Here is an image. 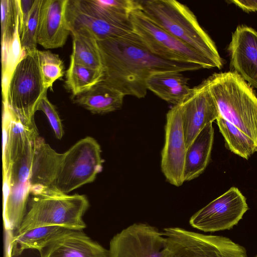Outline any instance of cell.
I'll return each instance as SVG.
<instances>
[{"mask_svg":"<svg viewBox=\"0 0 257 257\" xmlns=\"http://www.w3.org/2000/svg\"><path fill=\"white\" fill-rule=\"evenodd\" d=\"M38 50L26 53L17 64L8 86L6 102L26 125L36 126L34 114L46 95L40 67Z\"/></svg>","mask_w":257,"mask_h":257,"instance_id":"cell-7","label":"cell"},{"mask_svg":"<svg viewBox=\"0 0 257 257\" xmlns=\"http://www.w3.org/2000/svg\"><path fill=\"white\" fill-rule=\"evenodd\" d=\"M206 80L220 115L257 145V97L250 85L234 71L214 73Z\"/></svg>","mask_w":257,"mask_h":257,"instance_id":"cell-6","label":"cell"},{"mask_svg":"<svg viewBox=\"0 0 257 257\" xmlns=\"http://www.w3.org/2000/svg\"><path fill=\"white\" fill-rule=\"evenodd\" d=\"M248 209L244 196L231 187L193 214L190 225L203 232L229 229L238 223Z\"/></svg>","mask_w":257,"mask_h":257,"instance_id":"cell-11","label":"cell"},{"mask_svg":"<svg viewBox=\"0 0 257 257\" xmlns=\"http://www.w3.org/2000/svg\"><path fill=\"white\" fill-rule=\"evenodd\" d=\"M102 59L103 81L124 95L144 97L152 75L202 69L198 65L169 61L153 54L133 31L123 36L97 40Z\"/></svg>","mask_w":257,"mask_h":257,"instance_id":"cell-2","label":"cell"},{"mask_svg":"<svg viewBox=\"0 0 257 257\" xmlns=\"http://www.w3.org/2000/svg\"><path fill=\"white\" fill-rule=\"evenodd\" d=\"M73 38L71 56L78 63L99 70L103 66L97 40L88 31L71 32Z\"/></svg>","mask_w":257,"mask_h":257,"instance_id":"cell-23","label":"cell"},{"mask_svg":"<svg viewBox=\"0 0 257 257\" xmlns=\"http://www.w3.org/2000/svg\"><path fill=\"white\" fill-rule=\"evenodd\" d=\"M66 19L71 32L85 30L98 41L133 31L130 18L111 13L97 0H68Z\"/></svg>","mask_w":257,"mask_h":257,"instance_id":"cell-10","label":"cell"},{"mask_svg":"<svg viewBox=\"0 0 257 257\" xmlns=\"http://www.w3.org/2000/svg\"><path fill=\"white\" fill-rule=\"evenodd\" d=\"M2 53L21 46L17 0L1 1Z\"/></svg>","mask_w":257,"mask_h":257,"instance_id":"cell-22","label":"cell"},{"mask_svg":"<svg viewBox=\"0 0 257 257\" xmlns=\"http://www.w3.org/2000/svg\"><path fill=\"white\" fill-rule=\"evenodd\" d=\"M256 257H257V255L256 256Z\"/></svg>","mask_w":257,"mask_h":257,"instance_id":"cell-31","label":"cell"},{"mask_svg":"<svg viewBox=\"0 0 257 257\" xmlns=\"http://www.w3.org/2000/svg\"><path fill=\"white\" fill-rule=\"evenodd\" d=\"M214 138L212 123L207 124L187 148L183 173L184 181L198 177L210 160Z\"/></svg>","mask_w":257,"mask_h":257,"instance_id":"cell-18","label":"cell"},{"mask_svg":"<svg viewBox=\"0 0 257 257\" xmlns=\"http://www.w3.org/2000/svg\"><path fill=\"white\" fill-rule=\"evenodd\" d=\"M141 10L163 30L196 50L220 69L223 61L193 12L175 0L139 1Z\"/></svg>","mask_w":257,"mask_h":257,"instance_id":"cell-5","label":"cell"},{"mask_svg":"<svg viewBox=\"0 0 257 257\" xmlns=\"http://www.w3.org/2000/svg\"><path fill=\"white\" fill-rule=\"evenodd\" d=\"M130 20L133 31L158 57L169 61L196 64L202 68H215L196 50L156 25L141 8L132 12Z\"/></svg>","mask_w":257,"mask_h":257,"instance_id":"cell-9","label":"cell"},{"mask_svg":"<svg viewBox=\"0 0 257 257\" xmlns=\"http://www.w3.org/2000/svg\"><path fill=\"white\" fill-rule=\"evenodd\" d=\"M104 71L94 69L77 63L72 56L66 71L65 83L76 97L91 89L103 80Z\"/></svg>","mask_w":257,"mask_h":257,"instance_id":"cell-24","label":"cell"},{"mask_svg":"<svg viewBox=\"0 0 257 257\" xmlns=\"http://www.w3.org/2000/svg\"><path fill=\"white\" fill-rule=\"evenodd\" d=\"M164 246L162 231L147 223L137 222L111 239L109 257H161Z\"/></svg>","mask_w":257,"mask_h":257,"instance_id":"cell-12","label":"cell"},{"mask_svg":"<svg viewBox=\"0 0 257 257\" xmlns=\"http://www.w3.org/2000/svg\"><path fill=\"white\" fill-rule=\"evenodd\" d=\"M42 0H36L30 17L21 36V44L25 53L37 49V36Z\"/></svg>","mask_w":257,"mask_h":257,"instance_id":"cell-27","label":"cell"},{"mask_svg":"<svg viewBox=\"0 0 257 257\" xmlns=\"http://www.w3.org/2000/svg\"><path fill=\"white\" fill-rule=\"evenodd\" d=\"M124 96L102 81L89 90L76 96L74 102L93 113L104 114L120 108Z\"/></svg>","mask_w":257,"mask_h":257,"instance_id":"cell-20","label":"cell"},{"mask_svg":"<svg viewBox=\"0 0 257 257\" xmlns=\"http://www.w3.org/2000/svg\"><path fill=\"white\" fill-rule=\"evenodd\" d=\"M165 141L161 155V169L168 181L179 187L184 182L187 146L180 105H174L166 115Z\"/></svg>","mask_w":257,"mask_h":257,"instance_id":"cell-13","label":"cell"},{"mask_svg":"<svg viewBox=\"0 0 257 257\" xmlns=\"http://www.w3.org/2000/svg\"><path fill=\"white\" fill-rule=\"evenodd\" d=\"M3 218L11 238L26 214L39 133L16 117L2 120Z\"/></svg>","mask_w":257,"mask_h":257,"instance_id":"cell-1","label":"cell"},{"mask_svg":"<svg viewBox=\"0 0 257 257\" xmlns=\"http://www.w3.org/2000/svg\"><path fill=\"white\" fill-rule=\"evenodd\" d=\"M39 252L40 257H109L108 249L82 230L68 229Z\"/></svg>","mask_w":257,"mask_h":257,"instance_id":"cell-17","label":"cell"},{"mask_svg":"<svg viewBox=\"0 0 257 257\" xmlns=\"http://www.w3.org/2000/svg\"><path fill=\"white\" fill-rule=\"evenodd\" d=\"M228 50L233 71L257 88V32L246 26H238Z\"/></svg>","mask_w":257,"mask_h":257,"instance_id":"cell-15","label":"cell"},{"mask_svg":"<svg viewBox=\"0 0 257 257\" xmlns=\"http://www.w3.org/2000/svg\"><path fill=\"white\" fill-rule=\"evenodd\" d=\"M229 2L246 12H257V0H231Z\"/></svg>","mask_w":257,"mask_h":257,"instance_id":"cell-30","label":"cell"},{"mask_svg":"<svg viewBox=\"0 0 257 257\" xmlns=\"http://www.w3.org/2000/svg\"><path fill=\"white\" fill-rule=\"evenodd\" d=\"M102 163L100 146L91 137L80 140L60 154L40 136L34 161L32 187H47L68 194L93 182L102 171Z\"/></svg>","mask_w":257,"mask_h":257,"instance_id":"cell-3","label":"cell"},{"mask_svg":"<svg viewBox=\"0 0 257 257\" xmlns=\"http://www.w3.org/2000/svg\"><path fill=\"white\" fill-rule=\"evenodd\" d=\"M38 110H41L46 114L56 137L61 140L64 134L62 121L55 106L49 100L46 95L40 101Z\"/></svg>","mask_w":257,"mask_h":257,"instance_id":"cell-28","label":"cell"},{"mask_svg":"<svg viewBox=\"0 0 257 257\" xmlns=\"http://www.w3.org/2000/svg\"><path fill=\"white\" fill-rule=\"evenodd\" d=\"M68 0H42L37 42L46 49L63 47L71 33L66 19Z\"/></svg>","mask_w":257,"mask_h":257,"instance_id":"cell-16","label":"cell"},{"mask_svg":"<svg viewBox=\"0 0 257 257\" xmlns=\"http://www.w3.org/2000/svg\"><path fill=\"white\" fill-rule=\"evenodd\" d=\"M38 54L44 86L52 89L54 82L64 75L63 62L58 54L49 50H39Z\"/></svg>","mask_w":257,"mask_h":257,"instance_id":"cell-26","label":"cell"},{"mask_svg":"<svg viewBox=\"0 0 257 257\" xmlns=\"http://www.w3.org/2000/svg\"><path fill=\"white\" fill-rule=\"evenodd\" d=\"M216 120L226 145L231 152L245 159L257 152L256 143L237 127L220 115Z\"/></svg>","mask_w":257,"mask_h":257,"instance_id":"cell-25","label":"cell"},{"mask_svg":"<svg viewBox=\"0 0 257 257\" xmlns=\"http://www.w3.org/2000/svg\"><path fill=\"white\" fill-rule=\"evenodd\" d=\"M189 79L179 72H164L154 74L147 79L148 90L165 101L180 104L190 93L192 88Z\"/></svg>","mask_w":257,"mask_h":257,"instance_id":"cell-19","label":"cell"},{"mask_svg":"<svg viewBox=\"0 0 257 257\" xmlns=\"http://www.w3.org/2000/svg\"><path fill=\"white\" fill-rule=\"evenodd\" d=\"M161 257H247L244 247L222 236L206 235L178 227L163 229Z\"/></svg>","mask_w":257,"mask_h":257,"instance_id":"cell-8","label":"cell"},{"mask_svg":"<svg viewBox=\"0 0 257 257\" xmlns=\"http://www.w3.org/2000/svg\"><path fill=\"white\" fill-rule=\"evenodd\" d=\"M19 6V31L21 36L30 17L36 0H17Z\"/></svg>","mask_w":257,"mask_h":257,"instance_id":"cell-29","label":"cell"},{"mask_svg":"<svg viewBox=\"0 0 257 257\" xmlns=\"http://www.w3.org/2000/svg\"><path fill=\"white\" fill-rule=\"evenodd\" d=\"M29 210L14 235L33 228L58 226L82 230L86 225L82 217L89 203L84 195H68L50 188L36 186L30 190Z\"/></svg>","mask_w":257,"mask_h":257,"instance_id":"cell-4","label":"cell"},{"mask_svg":"<svg viewBox=\"0 0 257 257\" xmlns=\"http://www.w3.org/2000/svg\"><path fill=\"white\" fill-rule=\"evenodd\" d=\"M179 105L187 148L207 124L217 120L220 113L206 79L192 88Z\"/></svg>","mask_w":257,"mask_h":257,"instance_id":"cell-14","label":"cell"},{"mask_svg":"<svg viewBox=\"0 0 257 257\" xmlns=\"http://www.w3.org/2000/svg\"><path fill=\"white\" fill-rule=\"evenodd\" d=\"M66 229L60 226H48L15 235L10 240H6L5 257L18 256L28 249L40 252Z\"/></svg>","mask_w":257,"mask_h":257,"instance_id":"cell-21","label":"cell"}]
</instances>
